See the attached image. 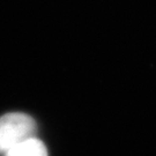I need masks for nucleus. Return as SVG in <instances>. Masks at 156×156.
Masks as SVG:
<instances>
[{
    "label": "nucleus",
    "mask_w": 156,
    "mask_h": 156,
    "mask_svg": "<svg viewBox=\"0 0 156 156\" xmlns=\"http://www.w3.org/2000/svg\"><path fill=\"white\" fill-rule=\"evenodd\" d=\"M4 156H49L45 145L36 136L17 145Z\"/></svg>",
    "instance_id": "obj_2"
},
{
    "label": "nucleus",
    "mask_w": 156,
    "mask_h": 156,
    "mask_svg": "<svg viewBox=\"0 0 156 156\" xmlns=\"http://www.w3.org/2000/svg\"><path fill=\"white\" fill-rule=\"evenodd\" d=\"M36 123L21 112H11L0 117V154L5 155L17 145L35 138Z\"/></svg>",
    "instance_id": "obj_1"
}]
</instances>
